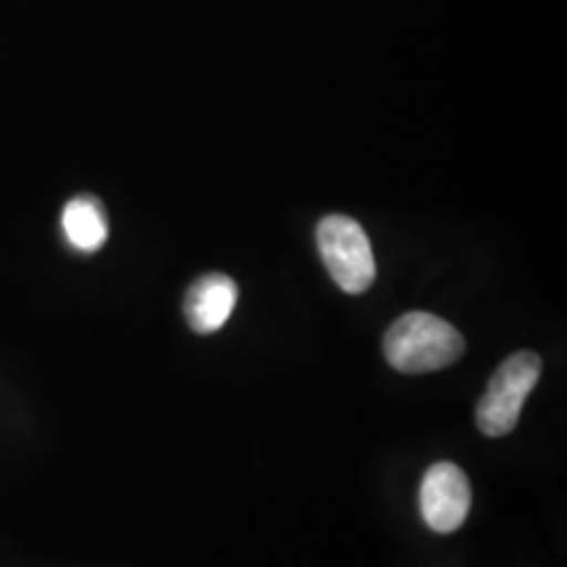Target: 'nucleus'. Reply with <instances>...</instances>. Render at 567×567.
<instances>
[{
	"instance_id": "423d86ee",
	"label": "nucleus",
	"mask_w": 567,
	"mask_h": 567,
	"mask_svg": "<svg viewBox=\"0 0 567 567\" xmlns=\"http://www.w3.org/2000/svg\"><path fill=\"white\" fill-rule=\"evenodd\" d=\"M63 234L80 252H97L109 239V221L101 203L92 197H74L63 208Z\"/></svg>"
},
{
	"instance_id": "f03ea898",
	"label": "nucleus",
	"mask_w": 567,
	"mask_h": 567,
	"mask_svg": "<svg viewBox=\"0 0 567 567\" xmlns=\"http://www.w3.org/2000/svg\"><path fill=\"white\" fill-rule=\"evenodd\" d=\"M318 252L331 279L347 295H363L375 279L371 239L363 226L350 216H326L316 229Z\"/></svg>"
},
{
	"instance_id": "39448f33",
	"label": "nucleus",
	"mask_w": 567,
	"mask_h": 567,
	"mask_svg": "<svg viewBox=\"0 0 567 567\" xmlns=\"http://www.w3.org/2000/svg\"><path fill=\"white\" fill-rule=\"evenodd\" d=\"M239 300V287L226 274H205L184 295V316L195 334H216L229 321Z\"/></svg>"
},
{
	"instance_id": "20e7f679",
	"label": "nucleus",
	"mask_w": 567,
	"mask_h": 567,
	"mask_svg": "<svg viewBox=\"0 0 567 567\" xmlns=\"http://www.w3.org/2000/svg\"><path fill=\"white\" fill-rule=\"evenodd\" d=\"M471 513V481L455 463H436L421 484V515L436 534H452Z\"/></svg>"
},
{
	"instance_id": "f257e3e1",
	"label": "nucleus",
	"mask_w": 567,
	"mask_h": 567,
	"mask_svg": "<svg viewBox=\"0 0 567 567\" xmlns=\"http://www.w3.org/2000/svg\"><path fill=\"white\" fill-rule=\"evenodd\" d=\"M465 352V339L444 318L431 313H405L389 326L384 354L400 373H431L457 363Z\"/></svg>"
},
{
	"instance_id": "7ed1b4c3",
	"label": "nucleus",
	"mask_w": 567,
	"mask_h": 567,
	"mask_svg": "<svg viewBox=\"0 0 567 567\" xmlns=\"http://www.w3.org/2000/svg\"><path fill=\"white\" fill-rule=\"evenodd\" d=\"M542 375L536 352H515L496 368L484 396L478 400L476 423L486 436H507L520 421V410Z\"/></svg>"
}]
</instances>
